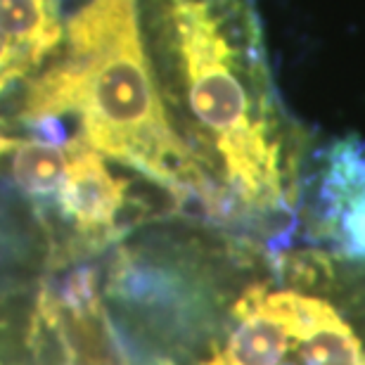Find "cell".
<instances>
[{
    "label": "cell",
    "instance_id": "cell-1",
    "mask_svg": "<svg viewBox=\"0 0 365 365\" xmlns=\"http://www.w3.org/2000/svg\"><path fill=\"white\" fill-rule=\"evenodd\" d=\"M64 53L29 83L21 123L78 114L95 152L130 166L176 197L223 214L225 195L171 126L145 50L138 0H88L67 24Z\"/></svg>",
    "mask_w": 365,
    "mask_h": 365
},
{
    "label": "cell",
    "instance_id": "cell-3",
    "mask_svg": "<svg viewBox=\"0 0 365 365\" xmlns=\"http://www.w3.org/2000/svg\"><path fill=\"white\" fill-rule=\"evenodd\" d=\"M268 302L284 325L275 365H365V351L346 320L316 297L282 289Z\"/></svg>",
    "mask_w": 365,
    "mask_h": 365
},
{
    "label": "cell",
    "instance_id": "cell-6",
    "mask_svg": "<svg viewBox=\"0 0 365 365\" xmlns=\"http://www.w3.org/2000/svg\"><path fill=\"white\" fill-rule=\"evenodd\" d=\"M0 29L31 57L34 67L64 41L55 0H0Z\"/></svg>",
    "mask_w": 365,
    "mask_h": 365
},
{
    "label": "cell",
    "instance_id": "cell-8",
    "mask_svg": "<svg viewBox=\"0 0 365 365\" xmlns=\"http://www.w3.org/2000/svg\"><path fill=\"white\" fill-rule=\"evenodd\" d=\"M55 299L62 311H71L74 318H93L100 313L98 302V271L93 266H81L69 271L55 287Z\"/></svg>",
    "mask_w": 365,
    "mask_h": 365
},
{
    "label": "cell",
    "instance_id": "cell-7",
    "mask_svg": "<svg viewBox=\"0 0 365 365\" xmlns=\"http://www.w3.org/2000/svg\"><path fill=\"white\" fill-rule=\"evenodd\" d=\"M3 159L10 162V173L21 192L31 197H48L57 192L69 171L67 148H57V145L41 140L14 138L10 152Z\"/></svg>",
    "mask_w": 365,
    "mask_h": 365
},
{
    "label": "cell",
    "instance_id": "cell-4",
    "mask_svg": "<svg viewBox=\"0 0 365 365\" xmlns=\"http://www.w3.org/2000/svg\"><path fill=\"white\" fill-rule=\"evenodd\" d=\"M67 152L69 171L57 190V204L93 245L102 235H112L116 214L126 202L128 180L112 176L100 152H95L81 135L67 145Z\"/></svg>",
    "mask_w": 365,
    "mask_h": 365
},
{
    "label": "cell",
    "instance_id": "cell-2",
    "mask_svg": "<svg viewBox=\"0 0 365 365\" xmlns=\"http://www.w3.org/2000/svg\"><path fill=\"white\" fill-rule=\"evenodd\" d=\"M162 3L187 107L221 159L228 192L250 209H287L292 162L252 3Z\"/></svg>",
    "mask_w": 365,
    "mask_h": 365
},
{
    "label": "cell",
    "instance_id": "cell-5",
    "mask_svg": "<svg viewBox=\"0 0 365 365\" xmlns=\"http://www.w3.org/2000/svg\"><path fill=\"white\" fill-rule=\"evenodd\" d=\"M325 223L346 257L365 259V152L361 143L341 140L327 157L323 182Z\"/></svg>",
    "mask_w": 365,
    "mask_h": 365
}]
</instances>
